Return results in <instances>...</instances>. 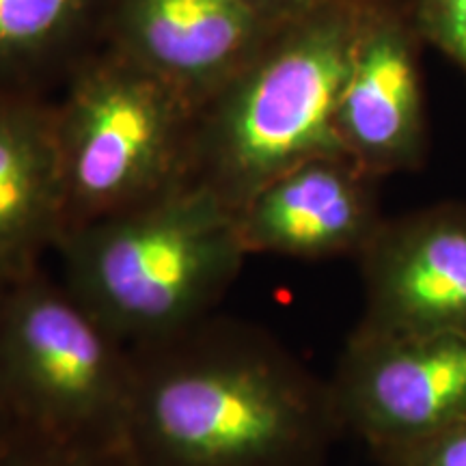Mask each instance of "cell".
Segmentation results:
<instances>
[{
	"label": "cell",
	"instance_id": "obj_15",
	"mask_svg": "<svg viewBox=\"0 0 466 466\" xmlns=\"http://www.w3.org/2000/svg\"><path fill=\"white\" fill-rule=\"evenodd\" d=\"M370 453L378 466H466V417L415 441Z\"/></svg>",
	"mask_w": 466,
	"mask_h": 466
},
{
	"label": "cell",
	"instance_id": "obj_3",
	"mask_svg": "<svg viewBox=\"0 0 466 466\" xmlns=\"http://www.w3.org/2000/svg\"><path fill=\"white\" fill-rule=\"evenodd\" d=\"M370 0H322L279 25L197 113L190 177L233 209L277 175L343 154L337 104Z\"/></svg>",
	"mask_w": 466,
	"mask_h": 466
},
{
	"label": "cell",
	"instance_id": "obj_6",
	"mask_svg": "<svg viewBox=\"0 0 466 466\" xmlns=\"http://www.w3.org/2000/svg\"><path fill=\"white\" fill-rule=\"evenodd\" d=\"M329 382L343 434L370 451L415 441L466 417V330L357 324Z\"/></svg>",
	"mask_w": 466,
	"mask_h": 466
},
{
	"label": "cell",
	"instance_id": "obj_11",
	"mask_svg": "<svg viewBox=\"0 0 466 466\" xmlns=\"http://www.w3.org/2000/svg\"><path fill=\"white\" fill-rule=\"evenodd\" d=\"M66 227L55 106L0 89V285L39 270Z\"/></svg>",
	"mask_w": 466,
	"mask_h": 466
},
{
	"label": "cell",
	"instance_id": "obj_1",
	"mask_svg": "<svg viewBox=\"0 0 466 466\" xmlns=\"http://www.w3.org/2000/svg\"><path fill=\"white\" fill-rule=\"evenodd\" d=\"M132 352L138 466H324L346 436L330 382L258 326L214 313Z\"/></svg>",
	"mask_w": 466,
	"mask_h": 466
},
{
	"label": "cell",
	"instance_id": "obj_12",
	"mask_svg": "<svg viewBox=\"0 0 466 466\" xmlns=\"http://www.w3.org/2000/svg\"><path fill=\"white\" fill-rule=\"evenodd\" d=\"M106 7L108 0H0V89L28 91Z\"/></svg>",
	"mask_w": 466,
	"mask_h": 466
},
{
	"label": "cell",
	"instance_id": "obj_2",
	"mask_svg": "<svg viewBox=\"0 0 466 466\" xmlns=\"http://www.w3.org/2000/svg\"><path fill=\"white\" fill-rule=\"evenodd\" d=\"M55 255L63 283L130 348L214 316L250 258L236 209L195 177L72 227Z\"/></svg>",
	"mask_w": 466,
	"mask_h": 466
},
{
	"label": "cell",
	"instance_id": "obj_17",
	"mask_svg": "<svg viewBox=\"0 0 466 466\" xmlns=\"http://www.w3.org/2000/svg\"><path fill=\"white\" fill-rule=\"evenodd\" d=\"M11 434H14V430H11V425L7 423V419H5L3 412H0V451H3V447L7 445V441L11 439Z\"/></svg>",
	"mask_w": 466,
	"mask_h": 466
},
{
	"label": "cell",
	"instance_id": "obj_16",
	"mask_svg": "<svg viewBox=\"0 0 466 466\" xmlns=\"http://www.w3.org/2000/svg\"><path fill=\"white\" fill-rule=\"evenodd\" d=\"M264 14L275 22H285L289 17L305 14L311 7H316L322 0H253Z\"/></svg>",
	"mask_w": 466,
	"mask_h": 466
},
{
	"label": "cell",
	"instance_id": "obj_4",
	"mask_svg": "<svg viewBox=\"0 0 466 466\" xmlns=\"http://www.w3.org/2000/svg\"><path fill=\"white\" fill-rule=\"evenodd\" d=\"M132 348L44 268L0 285V412L15 434L127 451Z\"/></svg>",
	"mask_w": 466,
	"mask_h": 466
},
{
	"label": "cell",
	"instance_id": "obj_9",
	"mask_svg": "<svg viewBox=\"0 0 466 466\" xmlns=\"http://www.w3.org/2000/svg\"><path fill=\"white\" fill-rule=\"evenodd\" d=\"M359 324L391 333L466 330V203L387 217L357 259Z\"/></svg>",
	"mask_w": 466,
	"mask_h": 466
},
{
	"label": "cell",
	"instance_id": "obj_13",
	"mask_svg": "<svg viewBox=\"0 0 466 466\" xmlns=\"http://www.w3.org/2000/svg\"><path fill=\"white\" fill-rule=\"evenodd\" d=\"M412 26L466 78V0H406Z\"/></svg>",
	"mask_w": 466,
	"mask_h": 466
},
{
	"label": "cell",
	"instance_id": "obj_7",
	"mask_svg": "<svg viewBox=\"0 0 466 466\" xmlns=\"http://www.w3.org/2000/svg\"><path fill=\"white\" fill-rule=\"evenodd\" d=\"M406 0H370L337 104L343 154L376 177L421 171L430 115L421 52Z\"/></svg>",
	"mask_w": 466,
	"mask_h": 466
},
{
	"label": "cell",
	"instance_id": "obj_8",
	"mask_svg": "<svg viewBox=\"0 0 466 466\" xmlns=\"http://www.w3.org/2000/svg\"><path fill=\"white\" fill-rule=\"evenodd\" d=\"M116 55L165 83L199 113L281 22L253 0H108Z\"/></svg>",
	"mask_w": 466,
	"mask_h": 466
},
{
	"label": "cell",
	"instance_id": "obj_5",
	"mask_svg": "<svg viewBox=\"0 0 466 466\" xmlns=\"http://www.w3.org/2000/svg\"><path fill=\"white\" fill-rule=\"evenodd\" d=\"M197 110L115 50L74 74L55 106L67 229L190 177Z\"/></svg>",
	"mask_w": 466,
	"mask_h": 466
},
{
	"label": "cell",
	"instance_id": "obj_14",
	"mask_svg": "<svg viewBox=\"0 0 466 466\" xmlns=\"http://www.w3.org/2000/svg\"><path fill=\"white\" fill-rule=\"evenodd\" d=\"M0 466H138L127 451L58 445L11 434L0 451Z\"/></svg>",
	"mask_w": 466,
	"mask_h": 466
},
{
	"label": "cell",
	"instance_id": "obj_10",
	"mask_svg": "<svg viewBox=\"0 0 466 466\" xmlns=\"http://www.w3.org/2000/svg\"><path fill=\"white\" fill-rule=\"evenodd\" d=\"M380 177L348 154H324L277 175L236 209L248 255L359 259L387 214Z\"/></svg>",
	"mask_w": 466,
	"mask_h": 466
}]
</instances>
